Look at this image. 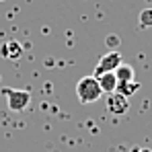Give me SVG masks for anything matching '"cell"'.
<instances>
[{"label": "cell", "instance_id": "9", "mask_svg": "<svg viewBox=\"0 0 152 152\" xmlns=\"http://www.w3.org/2000/svg\"><path fill=\"white\" fill-rule=\"evenodd\" d=\"M138 25H140V29H148V27H152V8H144V10L140 12Z\"/></svg>", "mask_w": 152, "mask_h": 152}, {"label": "cell", "instance_id": "11", "mask_svg": "<svg viewBox=\"0 0 152 152\" xmlns=\"http://www.w3.org/2000/svg\"><path fill=\"white\" fill-rule=\"evenodd\" d=\"M129 152H152L150 148H144V146H134Z\"/></svg>", "mask_w": 152, "mask_h": 152}, {"label": "cell", "instance_id": "5", "mask_svg": "<svg viewBox=\"0 0 152 152\" xmlns=\"http://www.w3.org/2000/svg\"><path fill=\"white\" fill-rule=\"evenodd\" d=\"M0 53H2V58L17 60V58H21V56H23V48H21V43H19V41H6V43L0 48Z\"/></svg>", "mask_w": 152, "mask_h": 152}, {"label": "cell", "instance_id": "2", "mask_svg": "<svg viewBox=\"0 0 152 152\" xmlns=\"http://www.w3.org/2000/svg\"><path fill=\"white\" fill-rule=\"evenodd\" d=\"M2 95L6 97V105L10 111H25L31 105V93L25 88H2Z\"/></svg>", "mask_w": 152, "mask_h": 152}, {"label": "cell", "instance_id": "12", "mask_svg": "<svg viewBox=\"0 0 152 152\" xmlns=\"http://www.w3.org/2000/svg\"><path fill=\"white\" fill-rule=\"evenodd\" d=\"M0 2H2V0H0Z\"/></svg>", "mask_w": 152, "mask_h": 152}, {"label": "cell", "instance_id": "7", "mask_svg": "<svg viewBox=\"0 0 152 152\" xmlns=\"http://www.w3.org/2000/svg\"><path fill=\"white\" fill-rule=\"evenodd\" d=\"M136 91H140V84L134 82V80H129V82H117V88H115V93L121 95V97H126V99H129L132 95H136Z\"/></svg>", "mask_w": 152, "mask_h": 152}, {"label": "cell", "instance_id": "4", "mask_svg": "<svg viewBox=\"0 0 152 152\" xmlns=\"http://www.w3.org/2000/svg\"><path fill=\"white\" fill-rule=\"evenodd\" d=\"M107 111H109L111 115H117V117L126 115L127 111H129V99L117 95V93H111V95L107 97Z\"/></svg>", "mask_w": 152, "mask_h": 152}, {"label": "cell", "instance_id": "6", "mask_svg": "<svg viewBox=\"0 0 152 152\" xmlns=\"http://www.w3.org/2000/svg\"><path fill=\"white\" fill-rule=\"evenodd\" d=\"M97 82H99L101 91H103V93H107V95L115 93V88H117V78H115V72H109V74L99 76V78H97Z\"/></svg>", "mask_w": 152, "mask_h": 152}, {"label": "cell", "instance_id": "1", "mask_svg": "<svg viewBox=\"0 0 152 152\" xmlns=\"http://www.w3.org/2000/svg\"><path fill=\"white\" fill-rule=\"evenodd\" d=\"M103 95L101 86H99V82H97V78L95 76H84V78H80L78 80V84H76V97H78V101L80 103H95L99 101Z\"/></svg>", "mask_w": 152, "mask_h": 152}, {"label": "cell", "instance_id": "10", "mask_svg": "<svg viewBox=\"0 0 152 152\" xmlns=\"http://www.w3.org/2000/svg\"><path fill=\"white\" fill-rule=\"evenodd\" d=\"M105 43H107V48L111 51H117V48H119V37H117V35H109V37L105 39Z\"/></svg>", "mask_w": 152, "mask_h": 152}, {"label": "cell", "instance_id": "8", "mask_svg": "<svg viewBox=\"0 0 152 152\" xmlns=\"http://www.w3.org/2000/svg\"><path fill=\"white\" fill-rule=\"evenodd\" d=\"M115 78H117V82H129V80H134V68L129 64H121L115 70Z\"/></svg>", "mask_w": 152, "mask_h": 152}, {"label": "cell", "instance_id": "3", "mask_svg": "<svg viewBox=\"0 0 152 152\" xmlns=\"http://www.w3.org/2000/svg\"><path fill=\"white\" fill-rule=\"evenodd\" d=\"M121 64H124V62H121V53H119V51H107L101 60H99V64L95 66V74L93 76L99 78V76H103V74L115 72Z\"/></svg>", "mask_w": 152, "mask_h": 152}]
</instances>
